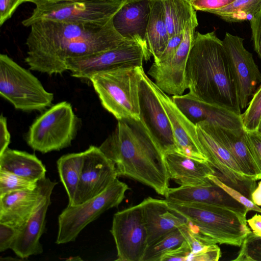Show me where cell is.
Here are the masks:
<instances>
[{
  "mask_svg": "<svg viewBox=\"0 0 261 261\" xmlns=\"http://www.w3.org/2000/svg\"><path fill=\"white\" fill-rule=\"evenodd\" d=\"M30 27L24 61L30 70L49 75L67 71L68 59L111 49L130 41L115 30L111 19L84 23L41 20Z\"/></svg>",
  "mask_w": 261,
  "mask_h": 261,
  "instance_id": "6da1fadb",
  "label": "cell"
},
{
  "mask_svg": "<svg viewBox=\"0 0 261 261\" xmlns=\"http://www.w3.org/2000/svg\"><path fill=\"white\" fill-rule=\"evenodd\" d=\"M99 147L114 163L117 176L138 181L165 196L170 178L164 155L140 120H118Z\"/></svg>",
  "mask_w": 261,
  "mask_h": 261,
  "instance_id": "7a4b0ae2",
  "label": "cell"
},
{
  "mask_svg": "<svg viewBox=\"0 0 261 261\" xmlns=\"http://www.w3.org/2000/svg\"><path fill=\"white\" fill-rule=\"evenodd\" d=\"M185 75L190 94L241 114L223 41L214 32L195 33Z\"/></svg>",
  "mask_w": 261,
  "mask_h": 261,
  "instance_id": "3957f363",
  "label": "cell"
},
{
  "mask_svg": "<svg viewBox=\"0 0 261 261\" xmlns=\"http://www.w3.org/2000/svg\"><path fill=\"white\" fill-rule=\"evenodd\" d=\"M169 206L187 221V227L212 244L240 247L251 232L246 215L226 207L168 201Z\"/></svg>",
  "mask_w": 261,
  "mask_h": 261,
  "instance_id": "277c9868",
  "label": "cell"
},
{
  "mask_svg": "<svg viewBox=\"0 0 261 261\" xmlns=\"http://www.w3.org/2000/svg\"><path fill=\"white\" fill-rule=\"evenodd\" d=\"M143 67L97 72L89 79L102 107L118 120H140L139 88Z\"/></svg>",
  "mask_w": 261,
  "mask_h": 261,
  "instance_id": "5b68a950",
  "label": "cell"
},
{
  "mask_svg": "<svg viewBox=\"0 0 261 261\" xmlns=\"http://www.w3.org/2000/svg\"><path fill=\"white\" fill-rule=\"evenodd\" d=\"M80 124L71 104L62 101L37 117L25 136L27 144L34 150L46 153L70 146Z\"/></svg>",
  "mask_w": 261,
  "mask_h": 261,
  "instance_id": "8992f818",
  "label": "cell"
},
{
  "mask_svg": "<svg viewBox=\"0 0 261 261\" xmlns=\"http://www.w3.org/2000/svg\"><path fill=\"white\" fill-rule=\"evenodd\" d=\"M0 95L17 110L42 111L51 106L54 96L29 70L6 54L0 55Z\"/></svg>",
  "mask_w": 261,
  "mask_h": 261,
  "instance_id": "52a82bcc",
  "label": "cell"
},
{
  "mask_svg": "<svg viewBox=\"0 0 261 261\" xmlns=\"http://www.w3.org/2000/svg\"><path fill=\"white\" fill-rule=\"evenodd\" d=\"M129 189L125 183L117 178L99 195L79 204L68 205L58 217L56 243L63 244L74 241L88 224L106 211L118 207Z\"/></svg>",
  "mask_w": 261,
  "mask_h": 261,
  "instance_id": "ba28073f",
  "label": "cell"
},
{
  "mask_svg": "<svg viewBox=\"0 0 261 261\" xmlns=\"http://www.w3.org/2000/svg\"><path fill=\"white\" fill-rule=\"evenodd\" d=\"M122 0H72L36 6L31 15L22 21L30 27L41 20L64 22H106L120 8Z\"/></svg>",
  "mask_w": 261,
  "mask_h": 261,
  "instance_id": "9c48e42d",
  "label": "cell"
},
{
  "mask_svg": "<svg viewBox=\"0 0 261 261\" xmlns=\"http://www.w3.org/2000/svg\"><path fill=\"white\" fill-rule=\"evenodd\" d=\"M196 126L199 148L215 170L214 175L251 200L256 180L244 174L232 154L216 136L208 122H199Z\"/></svg>",
  "mask_w": 261,
  "mask_h": 261,
  "instance_id": "30bf717a",
  "label": "cell"
},
{
  "mask_svg": "<svg viewBox=\"0 0 261 261\" xmlns=\"http://www.w3.org/2000/svg\"><path fill=\"white\" fill-rule=\"evenodd\" d=\"M151 56L148 47L128 41L111 49L71 58L66 62L72 76L88 80L93 74L108 70L141 67Z\"/></svg>",
  "mask_w": 261,
  "mask_h": 261,
  "instance_id": "8fae6325",
  "label": "cell"
},
{
  "mask_svg": "<svg viewBox=\"0 0 261 261\" xmlns=\"http://www.w3.org/2000/svg\"><path fill=\"white\" fill-rule=\"evenodd\" d=\"M152 82L143 69L139 88L140 121L164 155L177 148L170 121Z\"/></svg>",
  "mask_w": 261,
  "mask_h": 261,
  "instance_id": "7c38bea8",
  "label": "cell"
},
{
  "mask_svg": "<svg viewBox=\"0 0 261 261\" xmlns=\"http://www.w3.org/2000/svg\"><path fill=\"white\" fill-rule=\"evenodd\" d=\"M110 232L119 261H142L148 244V234L140 203L114 215Z\"/></svg>",
  "mask_w": 261,
  "mask_h": 261,
  "instance_id": "4fadbf2b",
  "label": "cell"
},
{
  "mask_svg": "<svg viewBox=\"0 0 261 261\" xmlns=\"http://www.w3.org/2000/svg\"><path fill=\"white\" fill-rule=\"evenodd\" d=\"M244 40L227 32L222 40L241 110L248 106L261 84V73L252 54L244 47Z\"/></svg>",
  "mask_w": 261,
  "mask_h": 261,
  "instance_id": "5bb4252c",
  "label": "cell"
},
{
  "mask_svg": "<svg viewBox=\"0 0 261 261\" xmlns=\"http://www.w3.org/2000/svg\"><path fill=\"white\" fill-rule=\"evenodd\" d=\"M198 25L196 13L188 23L180 44L173 57L160 64L153 63L148 71L155 84L167 94L181 95L188 89L186 69Z\"/></svg>",
  "mask_w": 261,
  "mask_h": 261,
  "instance_id": "9a60e30c",
  "label": "cell"
},
{
  "mask_svg": "<svg viewBox=\"0 0 261 261\" xmlns=\"http://www.w3.org/2000/svg\"><path fill=\"white\" fill-rule=\"evenodd\" d=\"M83 153V164L74 205L102 193L117 178L114 163L99 147L90 146Z\"/></svg>",
  "mask_w": 261,
  "mask_h": 261,
  "instance_id": "2e32d148",
  "label": "cell"
},
{
  "mask_svg": "<svg viewBox=\"0 0 261 261\" xmlns=\"http://www.w3.org/2000/svg\"><path fill=\"white\" fill-rule=\"evenodd\" d=\"M57 184L45 177L38 181L35 190H17L0 195V223L22 230L47 191Z\"/></svg>",
  "mask_w": 261,
  "mask_h": 261,
  "instance_id": "e0dca14e",
  "label": "cell"
},
{
  "mask_svg": "<svg viewBox=\"0 0 261 261\" xmlns=\"http://www.w3.org/2000/svg\"><path fill=\"white\" fill-rule=\"evenodd\" d=\"M152 84L170 121L177 152L191 158L206 161L199 147L196 124L181 112L171 97L153 82Z\"/></svg>",
  "mask_w": 261,
  "mask_h": 261,
  "instance_id": "ac0fdd59",
  "label": "cell"
},
{
  "mask_svg": "<svg viewBox=\"0 0 261 261\" xmlns=\"http://www.w3.org/2000/svg\"><path fill=\"white\" fill-rule=\"evenodd\" d=\"M171 98L181 112L195 124L205 121L229 129L243 127L241 114L200 100L189 92L173 95Z\"/></svg>",
  "mask_w": 261,
  "mask_h": 261,
  "instance_id": "d6986e66",
  "label": "cell"
},
{
  "mask_svg": "<svg viewBox=\"0 0 261 261\" xmlns=\"http://www.w3.org/2000/svg\"><path fill=\"white\" fill-rule=\"evenodd\" d=\"M151 6V0L124 1L111 19L114 29L124 39L148 47L146 35Z\"/></svg>",
  "mask_w": 261,
  "mask_h": 261,
  "instance_id": "ffe728a7",
  "label": "cell"
},
{
  "mask_svg": "<svg viewBox=\"0 0 261 261\" xmlns=\"http://www.w3.org/2000/svg\"><path fill=\"white\" fill-rule=\"evenodd\" d=\"M164 196L169 201L217 205L245 215L248 212L245 206L210 178L208 182L200 185L169 188Z\"/></svg>",
  "mask_w": 261,
  "mask_h": 261,
  "instance_id": "44dd1931",
  "label": "cell"
},
{
  "mask_svg": "<svg viewBox=\"0 0 261 261\" xmlns=\"http://www.w3.org/2000/svg\"><path fill=\"white\" fill-rule=\"evenodd\" d=\"M150 245L167 233L187 225L182 216L172 210L166 199L148 197L140 203Z\"/></svg>",
  "mask_w": 261,
  "mask_h": 261,
  "instance_id": "7402d4cb",
  "label": "cell"
},
{
  "mask_svg": "<svg viewBox=\"0 0 261 261\" xmlns=\"http://www.w3.org/2000/svg\"><path fill=\"white\" fill-rule=\"evenodd\" d=\"M54 188L52 187L47 191L38 208L22 229L19 231L11 247L15 254L21 259L43 252L40 239L44 231L46 215L50 204V196Z\"/></svg>",
  "mask_w": 261,
  "mask_h": 261,
  "instance_id": "603a6c76",
  "label": "cell"
},
{
  "mask_svg": "<svg viewBox=\"0 0 261 261\" xmlns=\"http://www.w3.org/2000/svg\"><path fill=\"white\" fill-rule=\"evenodd\" d=\"M170 179L181 187L195 186L205 184L215 170L206 161L199 160L177 151L164 155Z\"/></svg>",
  "mask_w": 261,
  "mask_h": 261,
  "instance_id": "cb8c5ba5",
  "label": "cell"
},
{
  "mask_svg": "<svg viewBox=\"0 0 261 261\" xmlns=\"http://www.w3.org/2000/svg\"><path fill=\"white\" fill-rule=\"evenodd\" d=\"M208 123L216 136L232 154L244 174L258 180L260 172L250 151L244 128L229 129Z\"/></svg>",
  "mask_w": 261,
  "mask_h": 261,
  "instance_id": "d4e9b609",
  "label": "cell"
},
{
  "mask_svg": "<svg viewBox=\"0 0 261 261\" xmlns=\"http://www.w3.org/2000/svg\"><path fill=\"white\" fill-rule=\"evenodd\" d=\"M0 169L35 181L46 177L45 167L35 154L9 148L0 154Z\"/></svg>",
  "mask_w": 261,
  "mask_h": 261,
  "instance_id": "484cf974",
  "label": "cell"
},
{
  "mask_svg": "<svg viewBox=\"0 0 261 261\" xmlns=\"http://www.w3.org/2000/svg\"><path fill=\"white\" fill-rule=\"evenodd\" d=\"M146 41L154 61L159 58L169 39L162 0H151V11L147 25Z\"/></svg>",
  "mask_w": 261,
  "mask_h": 261,
  "instance_id": "4316f807",
  "label": "cell"
},
{
  "mask_svg": "<svg viewBox=\"0 0 261 261\" xmlns=\"http://www.w3.org/2000/svg\"><path fill=\"white\" fill-rule=\"evenodd\" d=\"M60 180L68 197V205H73L83 164V153H68L57 162Z\"/></svg>",
  "mask_w": 261,
  "mask_h": 261,
  "instance_id": "83f0119b",
  "label": "cell"
},
{
  "mask_svg": "<svg viewBox=\"0 0 261 261\" xmlns=\"http://www.w3.org/2000/svg\"><path fill=\"white\" fill-rule=\"evenodd\" d=\"M166 23L170 38L184 33L185 28L196 14L191 3L186 0H162Z\"/></svg>",
  "mask_w": 261,
  "mask_h": 261,
  "instance_id": "f1b7e54d",
  "label": "cell"
},
{
  "mask_svg": "<svg viewBox=\"0 0 261 261\" xmlns=\"http://www.w3.org/2000/svg\"><path fill=\"white\" fill-rule=\"evenodd\" d=\"M260 7L261 0H235L228 6L206 12L228 22H241L249 20L259 12Z\"/></svg>",
  "mask_w": 261,
  "mask_h": 261,
  "instance_id": "f546056e",
  "label": "cell"
},
{
  "mask_svg": "<svg viewBox=\"0 0 261 261\" xmlns=\"http://www.w3.org/2000/svg\"><path fill=\"white\" fill-rule=\"evenodd\" d=\"M187 237V225L167 233L148 246L142 261H160L164 253L179 246L186 241Z\"/></svg>",
  "mask_w": 261,
  "mask_h": 261,
  "instance_id": "4dcf8cb0",
  "label": "cell"
},
{
  "mask_svg": "<svg viewBox=\"0 0 261 261\" xmlns=\"http://www.w3.org/2000/svg\"><path fill=\"white\" fill-rule=\"evenodd\" d=\"M38 181L29 180L10 172L0 169V195L22 190H35Z\"/></svg>",
  "mask_w": 261,
  "mask_h": 261,
  "instance_id": "1f68e13d",
  "label": "cell"
},
{
  "mask_svg": "<svg viewBox=\"0 0 261 261\" xmlns=\"http://www.w3.org/2000/svg\"><path fill=\"white\" fill-rule=\"evenodd\" d=\"M246 131L256 130L261 119V84L252 97L246 111L241 115Z\"/></svg>",
  "mask_w": 261,
  "mask_h": 261,
  "instance_id": "d6a6232c",
  "label": "cell"
},
{
  "mask_svg": "<svg viewBox=\"0 0 261 261\" xmlns=\"http://www.w3.org/2000/svg\"><path fill=\"white\" fill-rule=\"evenodd\" d=\"M235 261H261V237L252 231L244 239Z\"/></svg>",
  "mask_w": 261,
  "mask_h": 261,
  "instance_id": "836d02e7",
  "label": "cell"
},
{
  "mask_svg": "<svg viewBox=\"0 0 261 261\" xmlns=\"http://www.w3.org/2000/svg\"><path fill=\"white\" fill-rule=\"evenodd\" d=\"M209 178L220 187L222 188L236 200L245 206L248 212L250 211H254L261 213V208L255 205L251 200L244 195L241 192L227 186L215 175H210Z\"/></svg>",
  "mask_w": 261,
  "mask_h": 261,
  "instance_id": "e575fe53",
  "label": "cell"
},
{
  "mask_svg": "<svg viewBox=\"0 0 261 261\" xmlns=\"http://www.w3.org/2000/svg\"><path fill=\"white\" fill-rule=\"evenodd\" d=\"M245 137L254 161L260 172L258 179H261V135L256 130H245Z\"/></svg>",
  "mask_w": 261,
  "mask_h": 261,
  "instance_id": "d590c367",
  "label": "cell"
},
{
  "mask_svg": "<svg viewBox=\"0 0 261 261\" xmlns=\"http://www.w3.org/2000/svg\"><path fill=\"white\" fill-rule=\"evenodd\" d=\"M184 33L174 35L170 38L163 51L158 60L154 61V63L160 64L170 60L173 57L180 44Z\"/></svg>",
  "mask_w": 261,
  "mask_h": 261,
  "instance_id": "8d00e7d4",
  "label": "cell"
},
{
  "mask_svg": "<svg viewBox=\"0 0 261 261\" xmlns=\"http://www.w3.org/2000/svg\"><path fill=\"white\" fill-rule=\"evenodd\" d=\"M19 232L12 226L0 223V252L11 249Z\"/></svg>",
  "mask_w": 261,
  "mask_h": 261,
  "instance_id": "74e56055",
  "label": "cell"
},
{
  "mask_svg": "<svg viewBox=\"0 0 261 261\" xmlns=\"http://www.w3.org/2000/svg\"><path fill=\"white\" fill-rule=\"evenodd\" d=\"M190 252L189 244L185 241L179 246L164 253L160 258V261H187Z\"/></svg>",
  "mask_w": 261,
  "mask_h": 261,
  "instance_id": "f35d334b",
  "label": "cell"
},
{
  "mask_svg": "<svg viewBox=\"0 0 261 261\" xmlns=\"http://www.w3.org/2000/svg\"><path fill=\"white\" fill-rule=\"evenodd\" d=\"M235 0H193L191 4L196 11L207 12L222 8L229 5Z\"/></svg>",
  "mask_w": 261,
  "mask_h": 261,
  "instance_id": "ab89813d",
  "label": "cell"
},
{
  "mask_svg": "<svg viewBox=\"0 0 261 261\" xmlns=\"http://www.w3.org/2000/svg\"><path fill=\"white\" fill-rule=\"evenodd\" d=\"M249 21L254 50L261 59V13H258L255 15Z\"/></svg>",
  "mask_w": 261,
  "mask_h": 261,
  "instance_id": "60d3db41",
  "label": "cell"
},
{
  "mask_svg": "<svg viewBox=\"0 0 261 261\" xmlns=\"http://www.w3.org/2000/svg\"><path fill=\"white\" fill-rule=\"evenodd\" d=\"M221 255L219 247L216 244H212L201 252L190 256L188 261H218Z\"/></svg>",
  "mask_w": 261,
  "mask_h": 261,
  "instance_id": "b9f144b4",
  "label": "cell"
},
{
  "mask_svg": "<svg viewBox=\"0 0 261 261\" xmlns=\"http://www.w3.org/2000/svg\"><path fill=\"white\" fill-rule=\"evenodd\" d=\"M25 0H0V25L10 19Z\"/></svg>",
  "mask_w": 261,
  "mask_h": 261,
  "instance_id": "7bdbcfd3",
  "label": "cell"
},
{
  "mask_svg": "<svg viewBox=\"0 0 261 261\" xmlns=\"http://www.w3.org/2000/svg\"><path fill=\"white\" fill-rule=\"evenodd\" d=\"M10 137L7 118L2 114L0 116V154L8 148Z\"/></svg>",
  "mask_w": 261,
  "mask_h": 261,
  "instance_id": "ee69618b",
  "label": "cell"
},
{
  "mask_svg": "<svg viewBox=\"0 0 261 261\" xmlns=\"http://www.w3.org/2000/svg\"><path fill=\"white\" fill-rule=\"evenodd\" d=\"M248 225L255 235L261 237V215L255 214L251 218L247 220Z\"/></svg>",
  "mask_w": 261,
  "mask_h": 261,
  "instance_id": "f6af8a7d",
  "label": "cell"
},
{
  "mask_svg": "<svg viewBox=\"0 0 261 261\" xmlns=\"http://www.w3.org/2000/svg\"><path fill=\"white\" fill-rule=\"evenodd\" d=\"M251 200L255 205L261 206V180L252 192Z\"/></svg>",
  "mask_w": 261,
  "mask_h": 261,
  "instance_id": "bcb514c9",
  "label": "cell"
},
{
  "mask_svg": "<svg viewBox=\"0 0 261 261\" xmlns=\"http://www.w3.org/2000/svg\"><path fill=\"white\" fill-rule=\"evenodd\" d=\"M72 1V0H25V2H30L34 4L36 6L46 3L57 2L60 1Z\"/></svg>",
  "mask_w": 261,
  "mask_h": 261,
  "instance_id": "7dc6e473",
  "label": "cell"
},
{
  "mask_svg": "<svg viewBox=\"0 0 261 261\" xmlns=\"http://www.w3.org/2000/svg\"><path fill=\"white\" fill-rule=\"evenodd\" d=\"M256 131L258 133V134L259 135H261V119L259 121V124H258V126Z\"/></svg>",
  "mask_w": 261,
  "mask_h": 261,
  "instance_id": "c3c4849f",
  "label": "cell"
},
{
  "mask_svg": "<svg viewBox=\"0 0 261 261\" xmlns=\"http://www.w3.org/2000/svg\"><path fill=\"white\" fill-rule=\"evenodd\" d=\"M190 3H191V1H193V0H186Z\"/></svg>",
  "mask_w": 261,
  "mask_h": 261,
  "instance_id": "681fc988",
  "label": "cell"
},
{
  "mask_svg": "<svg viewBox=\"0 0 261 261\" xmlns=\"http://www.w3.org/2000/svg\"><path fill=\"white\" fill-rule=\"evenodd\" d=\"M259 13H261V7H260V11Z\"/></svg>",
  "mask_w": 261,
  "mask_h": 261,
  "instance_id": "f907efd6",
  "label": "cell"
},
{
  "mask_svg": "<svg viewBox=\"0 0 261 261\" xmlns=\"http://www.w3.org/2000/svg\"><path fill=\"white\" fill-rule=\"evenodd\" d=\"M122 1H126V0H122Z\"/></svg>",
  "mask_w": 261,
  "mask_h": 261,
  "instance_id": "816d5d0a",
  "label": "cell"
}]
</instances>
